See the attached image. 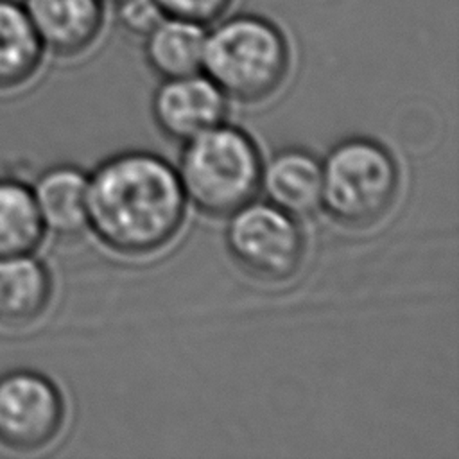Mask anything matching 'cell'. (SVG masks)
Listing matches in <instances>:
<instances>
[{
	"label": "cell",
	"instance_id": "obj_17",
	"mask_svg": "<svg viewBox=\"0 0 459 459\" xmlns=\"http://www.w3.org/2000/svg\"><path fill=\"white\" fill-rule=\"evenodd\" d=\"M102 2H104V4H106V2H108V4H117V2H120V0H102Z\"/></svg>",
	"mask_w": 459,
	"mask_h": 459
},
{
	"label": "cell",
	"instance_id": "obj_12",
	"mask_svg": "<svg viewBox=\"0 0 459 459\" xmlns=\"http://www.w3.org/2000/svg\"><path fill=\"white\" fill-rule=\"evenodd\" d=\"M45 54L22 2L0 0V91L27 84Z\"/></svg>",
	"mask_w": 459,
	"mask_h": 459
},
{
	"label": "cell",
	"instance_id": "obj_13",
	"mask_svg": "<svg viewBox=\"0 0 459 459\" xmlns=\"http://www.w3.org/2000/svg\"><path fill=\"white\" fill-rule=\"evenodd\" d=\"M204 38V25L163 16L161 22L143 36L145 61L161 79L195 74L201 70Z\"/></svg>",
	"mask_w": 459,
	"mask_h": 459
},
{
	"label": "cell",
	"instance_id": "obj_6",
	"mask_svg": "<svg viewBox=\"0 0 459 459\" xmlns=\"http://www.w3.org/2000/svg\"><path fill=\"white\" fill-rule=\"evenodd\" d=\"M65 421V400L43 373L13 369L0 375V443L32 452L56 439Z\"/></svg>",
	"mask_w": 459,
	"mask_h": 459
},
{
	"label": "cell",
	"instance_id": "obj_5",
	"mask_svg": "<svg viewBox=\"0 0 459 459\" xmlns=\"http://www.w3.org/2000/svg\"><path fill=\"white\" fill-rule=\"evenodd\" d=\"M226 228V246L233 260L256 278H290L303 258V235L292 215L271 203H246Z\"/></svg>",
	"mask_w": 459,
	"mask_h": 459
},
{
	"label": "cell",
	"instance_id": "obj_14",
	"mask_svg": "<svg viewBox=\"0 0 459 459\" xmlns=\"http://www.w3.org/2000/svg\"><path fill=\"white\" fill-rule=\"evenodd\" d=\"M45 237L32 188L13 178H0V256L29 255Z\"/></svg>",
	"mask_w": 459,
	"mask_h": 459
},
{
	"label": "cell",
	"instance_id": "obj_4",
	"mask_svg": "<svg viewBox=\"0 0 459 459\" xmlns=\"http://www.w3.org/2000/svg\"><path fill=\"white\" fill-rule=\"evenodd\" d=\"M398 183L387 149L369 138H346L321 163V206L341 224L368 226L391 208Z\"/></svg>",
	"mask_w": 459,
	"mask_h": 459
},
{
	"label": "cell",
	"instance_id": "obj_11",
	"mask_svg": "<svg viewBox=\"0 0 459 459\" xmlns=\"http://www.w3.org/2000/svg\"><path fill=\"white\" fill-rule=\"evenodd\" d=\"M86 185L88 176L74 165H56L41 172L30 188L45 231L75 237L88 228Z\"/></svg>",
	"mask_w": 459,
	"mask_h": 459
},
{
	"label": "cell",
	"instance_id": "obj_2",
	"mask_svg": "<svg viewBox=\"0 0 459 459\" xmlns=\"http://www.w3.org/2000/svg\"><path fill=\"white\" fill-rule=\"evenodd\" d=\"M289 65V41L265 16L233 14L206 32L201 70L226 97L244 102L267 99L285 81Z\"/></svg>",
	"mask_w": 459,
	"mask_h": 459
},
{
	"label": "cell",
	"instance_id": "obj_8",
	"mask_svg": "<svg viewBox=\"0 0 459 459\" xmlns=\"http://www.w3.org/2000/svg\"><path fill=\"white\" fill-rule=\"evenodd\" d=\"M45 52L75 57L100 36L102 0H20Z\"/></svg>",
	"mask_w": 459,
	"mask_h": 459
},
{
	"label": "cell",
	"instance_id": "obj_15",
	"mask_svg": "<svg viewBox=\"0 0 459 459\" xmlns=\"http://www.w3.org/2000/svg\"><path fill=\"white\" fill-rule=\"evenodd\" d=\"M161 13L170 18L194 22L199 25L215 23L224 16L233 0H154Z\"/></svg>",
	"mask_w": 459,
	"mask_h": 459
},
{
	"label": "cell",
	"instance_id": "obj_7",
	"mask_svg": "<svg viewBox=\"0 0 459 459\" xmlns=\"http://www.w3.org/2000/svg\"><path fill=\"white\" fill-rule=\"evenodd\" d=\"M226 108V95L197 72L163 79L152 97V115L160 131L183 142L222 124Z\"/></svg>",
	"mask_w": 459,
	"mask_h": 459
},
{
	"label": "cell",
	"instance_id": "obj_1",
	"mask_svg": "<svg viewBox=\"0 0 459 459\" xmlns=\"http://www.w3.org/2000/svg\"><path fill=\"white\" fill-rule=\"evenodd\" d=\"M178 172L160 156L127 151L102 161L86 185L88 228L122 255H145L174 238L185 217Z\"/></svg>",
	"mask_w": 459,
	"mask_h": 459
},
{
	"label": "cell",
	"instance_id": "obj_3",
	"mask_svg": "<svg viewBox=\"0 0 459 459\" xmlns=\"http://www.w3.org/2000/svg\"><path fill=\"white\" fill-rule=\"evenodd\" d=\"M178 178L185 199L197 210L230 215L260 188V152L247 133L219 124L186 140Z\"/></svg>",
	"mask_w": 459,
	"mask_h": 459
},
{
	"label": "cell",
	"instance_id": "obj_10",
	"mask_svg": "<svg viewBox=\"0 0 459 459\" xmlns=\"http://www.w3.org/2000/svg\"><path fill=\"white\" fill-rule=\"evenodd\" d=\"M50 298V271L34 253L0 256V323H32L45 312Z\"/></svg>",
	"mask_w": 459,
	"mask_h": 459
},
{
	"label": "cell",
	"instance_id": "obj_9",
	"mask_svg": "<svg viewBox=\"0 0 459 459\" xmlns=\"http://www.w3.org/2000/svg\"><path fill=\"white\" fill-rule=\"evenodd\" d=\"M260 186L271 204L296 217L321 206V161L303 149H283L262 167Z\"/></svg>",
	"mask_w": 459,
	"mask_h": 459
},
{
	"label": "cell",
	"instance_id": "obj_16",
	"mask_svg": "<svg viewBox=\"0 0 459 459\" xmlns=\"http://www.w3.org/2000/svg\"><path fill=\"white\" fill-rule=\"evenodd\" d=\"M115 5L118 25L138 38L147 36L165 16L154 0H120Z\"/></svg>",
	"mask_w": 459,
	"mask_h": 459
}]
</instances>
